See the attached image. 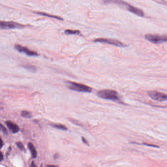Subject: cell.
Listing matches in <instances>:
<instances>
[{"instance_id":"16","label":"cell","mask_w":167,"mask_h":167,"mask_svg":"<svg viewBox=\"0 0 167 167\" xmlns=\"http://www.w3.org/2000/svg\"><path fill=\"white\" fill-rule=\"evenodd\" d=\"M0 130L5 134H7V131L6 128L0 123Z\"/></svg>"},{"instance_id":"20","label":"cell","mask_w":167,"mask_h":167,"mask_svg":"<svg viewBox=\"0 0 167 167\" xmlns=\"http://www.w3.org/2000/svg\"><path fill=\"white\" fill-rule=\"evenodd\" d=\"M3 146V142L0 137V149H1Z\"/></svg>"},{"instance_id":"18","label":"cell","mask_w":167,"mask_h":167,"mask_svg":"<svg viewBox=\"0 0 167 167\" xmlns=\"http://www.w3.org/2000/svg\"><path fill=\"white\" fill-rule=\"evenodd\" d=\"M142 145H145L146 146H149V147H154V148H159V146L157 145H152V144H147V143H143Z\"/></svg>"},{"instance_id":"4","label":"cell","mask_w":167,"mask_h":167,"mask_svg":"<svg viewBox=\"0 0 167 167\" xmlns=\"http://www.w3.org/2000/svg\"><path fill=\"white\" fill-rule=\"evenodd\" d=\"M145 38L151 43L155 44H159L167 42V35H160L157 34H147Z\"/></svg>"},{"instance_id":"1","label":"cell","mask_w":167,"mask_h":167,"mask_svg":"<svg viewBox=\"0 0 167 167\" xmlns=\"http://www.w3.org/2000/svg\"><path fill=\"white\" fill-rule=\"evenodd\" d=\"M103 2L105 4H116L120 7L124 8L126 10L129 11L138 16L144 17V12L142 9L130 5L124 0H103Z\"/></svg>"},{"instance_id":"8","label":"cell","mask_w":167,"mask_h":167,"mask_svg":"<svg viewBox=\"0 0 167 167\" xmlns=\"http://www.w3.org/2000/svg\"><path fill=\"white\" fill-rule=\"evenodd\" d=\"M15 49L20 53H24L28 56H38V54L33 50H30L28 48L22 46V45L19 44H15L14 45Z\"/></svg>"},{"instance_id":"5","label":"cell","mask_w":167,"mask_h":167,"mask_svg":"<svg viewBox=\"0 0 167 167\" xmlns=\"http://www.w3.org/2000/svg\"><path fill=\"white\" fill-rule=\"evenodd\" d=\"M27 26L13 21H5L0 20V29H21L26 27Z\"/></svg>"},{"instance_id":"21","label":"cell","mask_w":167,"mask_h":167,"mask_svg":"<svg viewBox=\"0 0 167 167\" xmlns=\"http://www.w3.org/2000/svg\"><path fill=\"white\" fill-rule=\"evenodd\" d=\"M82 141H83V142H84L86 144H88V142L86 140V139L84 138H83V137H82Z\"/></svg>"},{"instance_id":"11","label":"cell","mask_w":167,"mask_h":167,"mask_svg":"<svg viewBox=\"0 0 167 167\" xmlns=\"http://www.w3.org/2000/svg\"><path fill=\"white\" fill-rule=\"evenodd\" d=\"M28 149L30 151V152L32 155V157L33 158H36L37 155V151L36 150L34 145L31 143H29L28 144Z\"/></svg>"},{"instance_id":"7","label":"cell","mask_w":167,"mask_h":167,"mask_svg":"<svg viewBox=\"0 0 167 167\" xmlns=\"http://www.w3.org/2000/svg\"><path fill=\"white\" fill-rule=\"evenodd\" d=\"M148 95L153 100L159 101L167 100V94L156 91H148Z\"/></svg>"},{"instance_id":"9","label":"cell","mask_w":167,"mask_h":167,"mask_svg":"<svg viewBox=\"0 0 167 167\" xmlns=\"http://www.w3.org/2000/svg\"><path fill=\"white\" fill-rule=\"evenodd\" d=\"M6 124L9 129L13 133H17L19 131L20 128L16 124L9 121H6Z\"/></svg>"},{"instance_id":"14","label":"cell","mask_w":167,"mask_h":167,"mask_svg":"<svg viewBox=\"0 0 167 167\" xmlns=\"http://www.w3.org/2000/svg\"><path fill=\"white\" fill-rule=\"evenodd\" d=\"M21 115L22 116L26 118L30 119L32 117V114L30 112L27 111H22L21 112Z\"/></svg>"},{"instance_id":"10","label":"cell","mask_w":167,"mask_h":167,"mask_svg":"<svg viewBox=\"0 0 167 167\" xmlns=\"http://www.w3.org/2000/svg\"><path fill=\"white\" fill-rule=\"evenodd\" d=\"M35 13L38 14L40 15H42V16H45V17H49V18H53V19H57L58 20H60V21H63L64 19L63 18H62L60 16H56V15H51L50 14L45 13V12H34Z\"/></svg>"},{"instance_id":"19","label":"cell","mask_w":167,"mask_h":167,"mask_svg":"<svg viewBox=\"0 0 167 167\" xmlns=\"http://www.w3.org/2000/svg\"><path fill=\"white\" fill-rule=\"evenodd\" d=\"M4 159V155L3 154V153L0 151V161H2Z\"/></svg>"},{"instance_id":"2","label":"cell","mask_w":167,"mask_h":167,"mask_svg":"<svg viewBox=\"0 0 167 167\" xmlns=\"http://www.w3.org/2000/svg\"><path fill=\"white\" fill-rule=\"evenodd\" d=\"M97 95L101 99L120 102V99L117 92L111 89H104L98 91Z\"/></svg>"},{"instance_id":"12","label":"cell","mask_w":167,"mask_h":167,"mask_svg":"<svg viewBox=\"0 0 167 167\" xmlns=\"http://www.w3.org/2000/svg\"><path fill=\"white\" fill-rule=\"evenodd\" d=\"M65 34L67 35H79L81 34L80 31L78 30H72V29H66L65 31Z\"/></svg>"},{"instance_id":"3","label":"cell","mask_w":167,"mask_h":167,"mask_svg":"<svg viewBox=\"0 0 167 167\" xmlns=\"http://www.w3.org/2000/svg\"><path fill=\"white\" fill-rule=\"evenodd\" d=\"M67 87L73 91L86 93H90L92 91V89L91 87L85 84H78L71 81H67Z\"/></svg>"},{"instance_id":"15","label":"cell","mask_w":167,"mask_h":167,"mask_svg":"<svg viewBox=\"0 0 167 167\" xmlns=\"http://www.w3.org/2000/svg\"><path fill=\"white\" fill-rule=\"evenodd\" d=\"M23 67H24L25 68L30 70L31 72H35L36 70V67L34 66H32L31 65H28V64H27V65H25L23 66Z\"/></svg>"},{"instance_id":"17","label":"cell","mask_w":167,"mask_h":167,"mask_svg":"<svg viewBox=\"0 0 167 167\" xmlns=\"http://www.w3.org/2000/svg\"><path fill=\"white\" fill-rule=\"evenodd\" d=\"M16 145H17L18 147L21 150H25V147L23 146V145L22 144V143L20 142H17L16 143Z\"/></svg>"},{"instance_id":"13","label":"cell","mask_w":167,"mask_h":167,"mask_svg":"<svg viewBox=\"0 0 167 167\" xmlns=\"http://www.w3.org/2000/svg\"><path fill=\"white\" fill-rule=\"evenodd\" d=\"M51 127L54 128H57L59 129H61V130H67V127L63 124H53L51 125Z\"/></svg>"},{"instance_id":"6","label":"cell","mask_w":167,"mask_h":167,"mask_svg":"<svg viewBox=\"0 0 167 167\" xmlns=\"http://www.w3.org/2000/svg\"><path fill=\"white\" fill-rule=\"evenodd\" d=\"M94 42L105 43L107 44L119 47H125L127 46L126 45L122 43V42L117 40L116 39H109V38H100L95 39L93 41Z\"/></svg>"}]
</instances>
